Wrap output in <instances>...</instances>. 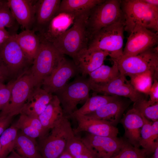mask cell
Listing matches in <instances>:
<instances>
[{
    "label": "cell",
    "instance_id": "7c38bea8",
    "mask_svg": "<svg viewBox=\"0 0 158 158\" xmlns=\"http://www.w3.org/2000/svg\"><path fill=\"white\" fill-rule=\"evenodd\" d=\"M79 72L73 61L64 56L52 73L43 81L42 88L54 95L63 88L68 81Z\"/></svg>",
    "mask_w": 158,
    "mask_h": 158
},
{
    "label": "cell",
    "instance_id": "e0dca14e",
    "mask_svg": "<svg viewBox=\"0 0 158 158\" xmlns=\"http://www.w3.org/2000/svg\"><path fill=\"white\" fill-rule=\"evenodd\" d=\"M109 56L107 51H91L87 48L81 51L73 61L82 76L85 77L102 65Z\"/></svg>",
    "mask_w": 158,
    "mask_h": 158
},
{
    "label": "cell",
    "instance_id": "7dc6e473",
    "mask_svg": "<svg viewBox=\"0 0 158 158\" xmlns=\"http://www.w3.org/2000/svg\"><path fill=\"white\" fill-rule=\"evenodd\" d=\"M5 85H6L4 84V82L0 80V90L4 87Z\"/></svg>",
    "mask_w": 158,
    "mask_h": 158
},
{
    "label": "cell",
    "instance_id": "5b68a950",
    "mask_svg": "<svg viewBox=\"0 0 158 158\" xmlns=\"http://www.w3.org/2000/svg\"><path fill=\"white\" fill-rule=\"evenodd\" d=\"M40 40L39 50L28 71L35 87H41L43 80L51 74L64 56L52 43Z\"/></svg>",
    "mask_w": 158,
    "mask_h": 158
},
{
    "label": "cell",
    "instance_id": "f35d334b",
    "mask_svg": "<svg viewBox=\"0 0 158 158\" xmlns=\"http://www.w3.org/2000/svg\"><path fill=\"white\" fill-rule=\"evenodd\" d=\"M74 158H100L97 152L89 146V147L86 150Z\"/></svg>",
    "mask_w": 158,
    "mask_h": 158
},
{
    "label": "cell",
    "instance_id": "603a6c76",
    "mask_svg": "<svg viewBox=\"0 0 158 158\" xmlns=\"http://www.w3.org/2000/svg\"><path fill=\"white\" fill-rule=\"evenodd\" d=\"M13 35L26 57L32 64L40 47L41 40L39 35L32 29H25Z\"/></svg>",
    "mask_w": 158,
    "mask_h": 158
},
{
    "label": "cell",
    "instance_id": "cb8c5ba5",
    "mask_svg": "<svg viewBox=\"0 0 158 158\" xmlns=\"http://www.w3.org/2000/svg\"><path fill=\"white\" fill-rule=\"evenodd\" d=\"M64 116L57 96L53 97L43 111L38 117L43 127L49 130L56 125Z\"/></svg>",
    "mask_w": 158,
    "mask_h": 158
},
{
    "label": "cell",
    "instance_id": "8d00e7d4",
    "mask_svg": "<svg viewBox=\"0 0 158 158\" xmlns=\"http://www.w3.org/2000/svg\"><path fill=\"white\" fill-rule=\"evenodd\" d=\"M13 116L6 114H0V136L10 124Z\"/></svg>",
    "mask_w": 158,
    "mask_h": 158
},
{
    "label": "cell",
    "instance_id": "44dd1931",
    "mask_svg": "<svg viewBox=\"0 0 158 158\" xmlns=\"http://www.w3.org/2000/svg\"><path fill=\"white\" fill-rule=\"evenodd\" d=\"M61 1H36L35 4V21L33 30L39 33L44 29L57 13Z\"/></svg>",
    "mask_w": 158,
    "mask_h": 158
},
{
    "label": "cell",
    "instance_id": "5bb4252c",
    "mask_svg": "<svg viewBox=\"0 0 158 158\" xmlns=\"http://www.w3.org/2000/svg\"><path fill=\"white\" fill-rule=\"evenodd\" d=\"M77 121L78 126L73 130L75 134L85 131L96 135L117 137L118 129L108 122L90 118L86 115H74L70 116Z\"/></svg>",
    "mask_w": 158,
    "mask_h": 158
},
{
    "label": "cell",
    "instance_id": "3957f363",
    "mask_svg": "<svg viewBox=\"0 0 158 158\" xmlns=\"http://www.w3.org/2000/svg\"><path fill=\"white\" fill-rule=\"evenodd\" d=\"M125 21L104 28L90 38L87 49L108 51L111 60L117 61L123 56Z\"/></svg>",
    "mask_w": 158,
    "mask_h": 158
},
{
    "label": "cell",
    "instance_id": "ba28073f",
    "mask_svg": "<svg viewBox=\"0 0 158 158\" xmlns=\"http://www.w3.org/2000/svg\"><path fill=\"white\" fill-rule=\"evenodd\" d=\"M32 64L13 35L0 46V66L6 72L11 80H16L27 73Z\"/></svg>",
    "mask_w": 158,
    "mask_h": 158
},
{
    "label": "cell",
    "instance_id": "83f0119b",
    "mask_svg": "<svg viewBox=\"0 0 158 158\" xmlns=\"http://www.w3.org/2000/svg\"><path fill=\"white\" fill-rule=\"evenodd\" d=\"M118 99V96H116L94 95L89 97L82 107L78 109L69 117L74 115H87L95 111L102 106Z\"/></svg>",
    "mask_w": 158,
    "mask_h": 158
},
{
    "label": "cell",
    "instance_id": "9c48e42d",
    "mask_svg": "<svg viewBox=\"0 0 158 158\" xmlns=\"http://www.w3.org/2000/svg\"><path fill=\"white\" fill-rule=\"evenodd\" d=\"M90 90L88 78L77 75L73 81L54 94L60 101L65 116L68 118L78 109V104L86 101L89 97Z\"/></svg>",
    "mask_w": 158,
    "mask_h": 158
},
{
    "label": "cell",
    "instance_id": "8fae6325",
    "mask_svg": "<svg viewBox=\"0 0 158 158\" xmlns=\"http://www.w3.org/2000/svg\"><path fill=\"white\" fill-rule=\"evenodd\" d=\"M35 87L32 78L28 71L15 80L11 96L7 107L0 112V114L12 116L20 114L25 102Z\"/></svg>",
    "mask_w": 158,
    "mask_h": 158
},
{
    "label": "cell",
    "instance_id": "74e56055",
    "mask_svg": "<svg viewBox=\"0 0 158 158\" xmlns=\"http://www.w3.org/2000/svg\"><path fill=\"white\" fill-rule=\"evenodd\" d=\"M154 83L148 91L150 100L154 103L158 102V82L157 79H154Z\"/></svg>",
    "mask_w": 158,
    "mask_h": 158
},
{
    "label": "cell",
    "instance_id": "ffe728a7",
    "mask_svg": "<svg viewBox=\"0 0 158 158\" xmlns=\"http://www.w3.org/2000/svg\"><path fill=\"white\" fill-rule=\"evenodd\" d=\"M128 142L133 146H140V132L144 123L142 115L133 108L123 115L121 121Z\"/></svg>",
    "mask_w": 158,
    "mask_h": 158
},
{
    "label": "cell",
    "instance_id": "c3c4849f",
    "mask_svg": "<svg viewBox=\"0 0 158 158\" xmlns=\"http://www.w3.org/2000/svg\"><path fill=\"white\" fill-rule=\"evenodd\" d=\"M1 143H0V151H1Z\"/></svg>",
    "mask_w": 158,
    "mask_h": 158
},
{
    "label": "cell",
    "instance_id": "ab89813d",
    "mask_svg": "<svg viewBox=\"0 0 158 158\" xmlns=\"http://www.w3.org/2000/svg\"><path fill=\"white\" fill-rule=\"evenodd\" d=\"M152 139L153 142H158V121L152 122L151 126Z\"/></svg>",
    "mask_w": 158,
    "mask_h": 158
},
{
    "label": "cell",
    "instance_id": "d590c367",
    "mask_svg": "<svg viewBox=\"0 0 158 158\" xmlns=\"http://www.w3.org/2000/svg\"><path fill=\"white\" fill-rule=\"evenodd\" d=\"M15 80H11L5 86L0 90V111L8 105L11 96V91Z\"/></svg>",
    "mask_w": 158,
    "mask_h": 158
},
{
    "label": "cell",
    "instance_id": "8992f818",
    "mask_svg": "<svg viewBox=\"0 0 158 158\" xmlns=\"http://www.w3.org/2000/svg\"><path fill=\"white\" fill-rule=\"evenodd\" d=\"M51 130L37 142L41 158H57L65 151L69 139L75 135L68 119L65 116Z\"/></svg>",
    "mask_w": 158,
    "mask_h": 158
},
{
    "label": "cell",
    "instance_id": "f1b7e54d",
    "mask_svg": "<svg viewBox=\"0 0 158 158\" xmlns=\"http://www.w3.org/2000/svg\"><path fill=\"white\" fill-rule=\"evenodd\" d=\"M18 130L13 124L7 128L0 136V158H6L8 154L14 150Z\"/></svg>",
    "mask_w": 158,
    "mask_h": 158
},
{
    "label": "cell",
    "instance_id": "d6986e66",
    "mask_svg": "<svg viewBox=\"0 0 158 158\" xmlns=\"http://www.w3.org/2000/svg\"><path fill=\"white\" fill-rule=\"evenodd\" d=\"M75 17L64 13L56 14L44 29L37 35L40 40L52 43L71 26Z\"/></svg>",
    "mask_w": 158,
    "mask_h": 158
},
{
    "label": "cell",
    "instance_id": "277c9868",
    "mask_svg": "<svg viewBox=\"0 0 158 158\" xmlns=\"http://www.w3.org/2000/svg\"><path fill=\"white\" fill-rule=\"evenodd\" d=\"M158 49L157 46L136 55L122 56L116 61L120 73L131 79L147 75L153 76L154 80L157 79Z\"/></svg>",
    "mask_w": 158,
    "mask_h": 158
},
{
    "label": "cell",
    "instance_id": "f546056e",
    "mask_svg": "<svg viewBox=\"0 0 158 158\" xmlns=\"http://www.w3.org/2000/svg\"><path fill=\"white\" fill-rule=\"evenodd\" d=\"M133 108L147 119L153 122L158 121V102H153L143 97L134 102Z\"/></svg>",
    "mask_w": 158,
    "mask_h": 158
},
{
    "label": "cell",
    "instance_id": "4316f807",
    "mask_svg": "<svg viewBox=\"0 0 158 158\" xmlns=\"http://www.w3.org/2000/svg\"><path fill=\"white\" fill-rule=\"evenodd\" d=\"M111 66L103 64L90 73L88 78L90 83L98 85L107 83L117 77L120 73L116 62L113 60Z\"/></svg>",
    "mask_w": 158,
    "mask_h": 158
},
{
    "label": "cell",
    "instance_id": "30bf717a",
    "mask_svg": "<svg viewBox=\"0 0 158 158\" xmlns=\"http://www.w3.org/2000/svg\"><path fill=\"white\" fill-rule=\"evenodd\" d=\"M130 34L123 49V56L136 55L158 44V32L141 25H136Z\"/></svg>",
    "mask_w": 158,
    "mask_h": 158
},
{
    "label": "cell",
    "instance_id": "ee69618b",
    "mask_svg": "<svg viewBox=\"0 0 158 158\" xmlns=\"http://www.w3.org/2000/svg\"><path fill=\"white\" fill-rule=\"evenodd\" d=\"M57 158H74L68 152L65 150Z\"/></svg>",
    "mask_w": 158,
    "mask_h": 158
},
{
    "label": "cell",
    "instance_id": "484cf974",
    "mask_svg": "<svg viewBox=\"0 0 158 158\" xmlns=\"http://www.w3.org/2000/svg\"><path fill=\"white\" fill-rule=\"evenodd\" d=\"M14 150L23 158H41L35 139L26 136L21 131L18 132Z\"/></svg>",
    "mask_w": 158,
    "mask_h": 158
},
{
    "label": "cell",
    "instance_id": "7a4b0ae2",
    "mask_svg": "<svg viewBox=\"0 0 158 158\" xmlns=\"http://www.w3.org/2000/svg\"><path fill=\"white\" fill-rule=\"evenodd\" d=\"M121 7L125 18V31L130 34L139 25L158 32V6L142 0H121Z\"/></svg>",
    "mask_w": 158,
    "mask_h": 158
},
{
    "label": "cell",
    "instance_id": "4dcf8cb0",
    "mask_svg": "<svg viewBox=\"0 0 158 158\" xmlns=\"http://www.w3.org/2000/svg\"><path fill=\"white\" fill-rule=\"evenodd\" d=\"M142 116L144 123L141 130L140 144L148 156L153 154L158 147V142L154 143L152 140L151 126L152 122L143 115Z\"/></svg>",
    "mask_w": 158,
    "mask_h": 158
},
{
    "label": "cell",
    "instance_id": "b9f144b4",
    "mask_svg": "<svg viewBox=\"0 0 158 158\" xmlns=\"http://www.w3.org/2000/svg\"><path fill=\"white\" fill-rule=\"evenodd\" d=\"M8 79L9 78L6 72L0 66V80L4 82Z\"/></svg>",
    "mask_w": 158,
    "mask_h": 158
},
{
    "label": "cell",
    "instance_id": "e575fe53",
    "mask_svg": "<svg viewBox=\"0 0 158 158\" xmlns=\"http://www.w3.org/2000/svg\"><path fill=\"white\" fill-rule=\"evenodd\" d=\"M14 125L23 133L30 138L35 139L37 138H40L45 136L24 121L20 116Z\"/></svg>",
    "mask_w": 158,
    "mask_h": 158
},
{
    "label": "cell",
    "instance_id": "4fadbf2b",
    "mask_svg": "<svg viewBox=\"0 0 158 158\" xmlns=\"http://www.w3.org/2000/svg\"><path fill=\"white\" fill-rule=\"evenodd\" d=\"M90 84L91 90L95 93L105 95L123 96L129 98L133 102L143 97L132 84L127 80L125 76L121 73L107 83L98 85L90 83Z\"/></svg>",
    "mask_w": 158,
    "mask_h": 158
},
{
    "label": "cell",
    "instance_id": "d4e9b609",
    "mask_svg": "<svg viewBox=\"0 0 158 158\" xmlns=\"http://www.w3.org/2000/svg\"><path fill=\"white\" fill-rule=\"evenodd\" d=\"M105 0H62L56 14L64 13L75 17L90 11Z\"/></svg>",
    "mask_w": 158,
    "mask_h": 158
},
{
    "label": "cell",
    "instance_id": "d6a6232c",
    "mask_svg": "<svg viewBox=\"0 0 158 158\" xmlns=\"http://www.w3.org/2000/svg\"><path fill=\"white\" fill-rule=\"evenodd\" d=\"M145 151L133 146L128 142L111 158H148Z\"/></svg>",
    "mask_w": 158,
    "mask_h": 158
},
{
    "label": "cell",
    "instance_id": "ac0fdd59",
    "mask_svg": "<svg viewBox=\"0 0 158 158\" xmlns=\"http://www.w3.org/2000/svg\"><path fill=\"white\" fill-rule=\"evenodd\" d=\"M54 95L41 87H35L21 109L20 114L37 117L43 111Z\"/></svg>",
    "mask_w": 158,
    "mask_h": 158
},
{
    "label": "cell",
    "instance_id": "60d3db41",
    "mask_svg": "<svg viewBox=\"0 0 158 158\" xmlns=\"http://www.w3.org/2000/svg\"><path fill=\"white\" fill-rule=\"evenodd\" d=\"M12 35L5 28H0V46L9 39Z\"/></svg>",
    "mask_w": 158,
    "mask_h": 158
},
{
    "label": "cell",
    "instance_id": "9a60e30c",
    "mask_svg": "<svg viewBox=\"0 0 158 158\" xmlns=\"http://www.w3.org/2000/svg\"><path fill=\"white\" fill-rule=\"evenodd\" d=\"M82 138L97 152L100 158H111L126 142L118 137L99 136L89 133Z\"/></svg>",
    "mask_w": 158,
    "mask_h": 158
},
{
    "label": "cell",
    "instance_id": "52a82bcc",
    "mask_svg": "<svg viewBox=\"0 0 158 158\" xmlns=\"http://www.w3.org/2000/svg\"><path fill=\"white\" fill-rule=\"evenodd\" d=\"M125 21L121 0H105L89 11L86 28L89 39L101 29L117 22Z\"/></svg>",
    "mask_w": 158,
    "mask_h": 158
},
{
    "label": "cell",
    "instance_id": "836d02e7",
    "mask_svg": "<svg viewBox=\"0 0 158 158\" xmlns=\"http://www.w3.org/2000/svg\"><path fill=\"white\" fill-rule=\"evenodd\" d=\"M89 146L82 138L77 137L74 135L69 139L65 150L74 158L81 154Z\"/></svg>",
    "mask_w": 158,
    "mask_h": 158
},
{
    "label": "cell",
    "instance_id": "6da1fadb",
    "mask_svg": "<svg viewBox=\"0 0 158 158\" xmlns=\"http://www.w3.org/2000/svg\"><path fill=\"white\" fill-rule=\"evenodd\" d=\"M89 11L76 17L71 26L51 43L61 54L69 56L73 61L87 48L89 39L86 23Z\"/></svg>",
    "mask_w": 158,
    "mask_h": 158
},
{
    "label": "cell",
    "instance_id": "bcb514c9",
    "mask_svg": "<svg viewBox=\"0 0 158 158\" xmlns=\"http://www.w3.org/2000/svg\"><path fill=\"white\" fill-rule=\"evenodd\" d=\"M152 154V156L148 158H158V147H156Z\"/></svg>",
    "mask_w": 158,
    "mask_h": 158
},
{
    "label": "cell",
    "instance_id": "f6af8a7d",
    "mask_svg": "<svg viewBox=\"0 0 158 158\" xmlns=\"http://www.w3.org/2000/svg\"><path fill=\"white\" fill-rule=\"evenodd\" d=\"M6 158H23L19 155L14 150L11 152V155Z\"/></svg>",
    "mask_w": 158,
    "mask_h": 158
},
{
    "label": "cell",
    "instance_id": "1f68e13d",
    "mask_svg": "<svg viewBox=\"0 0 158 158\" xmlns=\"http://www.w3.org/2000/svg\"><path fill=\"white\" fill-rule=\"evenodd\" d=\"M18 24L8 6L7 0H0V28H6L16 30Z\"/></svg>",
    "mask_w": 158,
    "mask_h": 158
},
{
    "label": "cell",
    "instance_id": "7bdbcfd3",
    "mask_svg": "<svg viewBox=\"0 0 158 158\" xmlns=\"http://www.w3.org/2000/svg\"><path fill=\"white\" fill-rule=\"evenodd\" d=\"M143 1L149 4L158 6V0H142Z\"/></svg>",
    "mask_w": 158,
    "mask_h": 158
},
{
    "label": "cell",
    "instance_id": "7402d4cb",
    "mask_svg": "<svg viewBox=\"0 0 158 158\" xmlns=\"http://www.w3.org/2000/svg\"><path fill=\"white\" fill-rule=\"evenodd\" d=\"M126 108V105L118 99L107 103L95 111L86 115L95 119L103 120L115 126L119 121Z\"/></svg>",
    "mask_w": 158,
    "mask_h": 158
},
{
    "label": "cell",
    "instance_id": "2e32d148",
    "mask_svg": "<svg viewBox=\"0 0 158 158\" xmlns=\"http://www.w3.org/2000/svg\"><path fill=\"white\" fill-rule=\"evenodd\" d=\"M37 0H8V6L18 24L25 29H32L35 21Z\"/></svg>",
    "mask_w": 158,
    "mask_h": 158
}]
</instances>
